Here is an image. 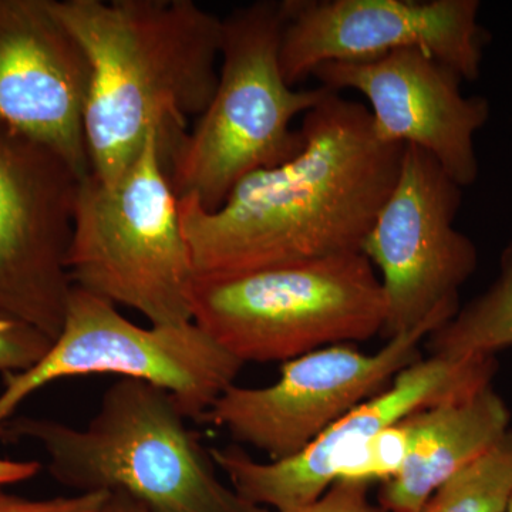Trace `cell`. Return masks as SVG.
<instances>
[{"label":"cell","mask_w":512,"mask_h":512,"mask_svg":"<svg viewBox=\"0 0 512 512\" xmlns=\"http://www.w3.org/2000/svg\"><path fill=\"white\" fill-rule=\"evenodd\" d=\"M242 366L194 322L141 328L113 303L73 286L52 348L28 370L3 376L0 437L26 399L76 376L119 375L154 384L171 393L187 419L200 421Z\"/></svg>","instance_id":"cell-7"},{"label":"cell","mask_w":512,"mask_h":512,"mask_svg":"<svg viewBox=\"0 0 512 512\" xmlns=\"http://www.w3.org/2000/svg\"><path fill=\"white\" fill-rule=\"evenodd\" d=\"M460 187L426 151L406 146L399 177L360 252L379 271L387 340L460 308V288L478 266L476 244L454 228Z\"/></svg>","instance_id":"cell-9"},{"label":"cell","mask_w":512,"mask_h":512,"mask_svg":"<svg viewBox=\"0 0 512 512\" xmlns=\"http://www.w3.org/2000/svg\"><path fill=\"white\" fill-rule=\"evenodd\" d=\"M40 468L42 466L36 460L18 461L0 458V487L30 480L39 473Z\"/></svg>","instance_id":"cell-22"},{"label":"cell","mask_w":512,"mask_h":512,"mask_svg":"<svg viewBox=\"0 0 512 512\" xmlns=\"http://www.w3.org/2000/svg\"><path fill=\"white\" fill-rule=\"evenodd\" d=\"M82 180L52 151L0 130V311L53 340L73 288L66 259Z\"/></svg>","instance_id":"cell-12"},{"label":"cell","mask_w":512,"mask_h":512,"mask_svg":"<svg viewBox=\"0 0 512 512\" xmlns=\"http://www.w3.org/2000/svg\"><path fill=\"white\" fill-rule=\"evenodd\" d=\"M370 484L336 481L315 503L292 511L268 512H387L369 497Z\"/></svg>","instance_id":"cell-21"},{"label":"cell","mask_w":512,"mask_h":512,"mask_svg":"<svg viewBox=\"0 0 512 512\" xmlns=\"http://www.w3.org/2000/svg\"><path fill=\"white\" fill-rule=\"evenodd\" d=\"M109 493H83L49 500H29L0 490V512H100Z\"/></svg>","instance_id":"cell-20"},{"label":"cell","mask_w":512,"mask_h":512,"mask_svg":"<svg viewBox=\"0 0 512 512\" xmlns=\"http://www.w3.org/2000/svg\"><path fill=\"white\" fill-rule=\"evenodd\" d=\"M92 72L84 133L90 170L111 183L157 136L165 170L210 106L222 19L194 0H49Z\"/></svg>","instance_id":"cell-2"},{"label":"cell","mask_w":512,"mask_h":512,"mask_svg":"<svg viewBox=\"0 0 512 512\" xmlns=\"http://www.w3.org/2000/svg\"><path fill=\"white\" fill-rule=\"evenodd\" d=\"M127 512H146L143 510V508L138 507L136 503H133V501H128V508Z\"/></svg>","instance_id":"cell-24"},{"label":"cell","mask_w":512,"mask_h":512,"mask_svg":"<svg viewBox=\"0 0 512 512\" xmlns=\"http://www.w3.org/2000/svg\"><path fill=\"white\" fill-rule=\"evenodd\" d=\"M282 2L259 0L222 19L220 77L210 106L195 121L167 167L178 200L220 210L248 175L292 160L305 137L292 121L329 87L298 90L281 69Z\"/></svg>","instance_id":"cell-4"},{"label":"cell","mask_w":512,"mask_h":512,"mask_svg":"<svg viewBox=\"0 0 512 512\" xmlns=\"http://www.w3.org/2000/svg\"><path fill=\"white\" fill-rule=\"evenodd\" d=\"M281 69L296 87L320 64L421 49L477 80L490 33L478 0H282Z\"/></svg>","instance_id":"cell-11"},{"label":"cell","mask_w":512,"mask_h":512,"mask_svg":"<svg viewBox=\"0 0 512 512\" xmlns=\"http://www.w3.org/2000/svg\"><path fill=\"white\" fill-rule=\"evenodd\" d=\"M386 299L362 252L195 279L192 322L239 362H288L382 335Z\"/></svg>","instance_id":"cell-6"},{"label":"cell","mask_w":512,"mask_h":512,"mask_svg":"<svg viewBox=\"0 0 512 512\" xmlns=\"http://www.w3.org/2000/svg\"><path fill=\"white\" fill-rule=\"evenodd\" d=\"M187 420L167 390L121 379L80 429L22 416L2 437L39 444L50 476L77 494L124 495L146 512H268L221 481Z\"/></svg>","instance_id":"cell-3"},{"label":"cell","mask_w":512,"mask_h":512,"mask_svg":"<svg viewBox=\"0 0 512 512\" xmlns=\"http://www.w3.org/2000/svg\"><path fill=\"white\" fill-rule=\"evenodd\" d=\"M320 86L356 90L369 101L377 138L429 153L461 188L478 178L474 137L490 119V101L464 96L463 77L421 49L320 64Z\"/></svg>","instance_id":"cell-13"},{"label":"cell","mask_w":512,"mask_h":512,"mask_svg":"<svg viewBox=\"0 0 512 512\" xmlns=\"http://www.w3.org/2000/svg\"><path fill=\"white\" fill-rule=\"evenodd\" d=\"M89 60L49 0H0V130L92 173L84 117Z\"/></svg>","instance_id":"cell-14"},{"label":"cell","mask_w":512,"mask_h":512,"mask_svg":"<svg viewBox=\"0 0 512 512\" xmlns=\"http://www.w3.org/2000/svg\"><path fill=\"white\" fill-rule=\"evenodd\" d=\"M507 512H512V491H511L510 503H508V510H507Z\"/></svg>","instance_id":"cell-25"},{"label":"cell","mask_w":512,"mask_h":512,"mask_svg":"<svg viewBox=\"0 0 512 512\" xmlns=\"http://www.w3.org/2000/svg\"><path fill=\"white\" fill-rule=\"evenodd\" d=\"M412 450L396 476L380 484L377 504L414 512L450 478L493 450L511 431V412L493 386L413 413Z\"/></svg>","instance_id":"cell-15"},{"label":"cell","mask_w":512,"mask_h":512,"mask_svg":"<svg viewBox=\"0 0 512 512\" xmlns=\"http://www.w3.org/2000/svg\"><path fill=\"white\" fill-rule=\"evenodd\" d=\"M301 130V154L245 177L220 210L178 200L197 278L360 252L406 146L380 141L369 107L332 89Z\"/></svg>","instance_id":"cell-1"},{"label":"cell","mask_w":512,"mask_h":512,"mask_svg":"<svg viewBox=\"0 0 512 512\" xmlns=\"http://www.w3.org/2000/svg\"><path fill=\"white\" fill-rule=\"evenodd\" d=\"M512 491V429L493 450L437 488L414 512H507Z\"/></svg>","instance_id":"cell-17"},{"label":"cell","mask_w":512,"mask_h":512,"mask_svg":"<svg viewBox=\"0 0 512 512\" xmlns=\"http://www.w3.org/2000/svg\"><path fill=\"white\" fill-rule=\"evenodd\" d=\"M426 346L431 356L447 359L495 356L512 348V242L500 256L493 285L434 330Z\"/></svg>","instance_id":"cell-16"},{"label":"cell","mask_w":512,"mask_h":512,"mask_svg":"<svg viewBox=\"0 0 512 512\" xmlns=\"http://www.w3.org/2000/svg\"><path fill=\"white\" fill-rule=\"evenodd\" d=\"M66 264L73 286L151 326L192 322L197 275L157 136L117 180L80 181Z\"/></svg>","instance_id":"cell-5"},{"label":"cell","mask_w":512,"mask_h":512,"mask_svg":"<svg viewBox=\"0 0 512 512\" xmlns=\"http://www.w3.org/2000/svg\"><path fill=\"white\" fill-rule=\"evenodd\" d=\"M128 498L120 494H110L109 503L100 512H127Z\"/></svg>","instance_id":"cell-23"},{"label":"cell","mask_w":512,"mask_h":512,"mask_svg":"<svg viewBox=\"0 0 512 512\" xmlns=\"http://www.w3.org/2000/svg\"><path fill=\"white\" fill-rule=\"evenodd\" d=\"M413 414L386 427L362 447L357 448L339 468L336 481L380 484L399 473L412 450Z\"/></svg>","instance_id":"cell-18"},{"label":"cell","mask_w":512,"mask_h":512,"mask_svg":"<svg viewBox=\"0 0 512 512\" xmlns=\"http://www.w3.org/2000/svg\"><path fill=\"white\" fill-rule=\"evenodd\" d=\"M458 309H440L419 328L387 340L373 355L350 343L328 346L282 363L281 376L271 386L232 384L200 421L228 431L237 443L264 451L271 461L296 456L419 360L421 343Z\"/></svg>","instance_id":"cell-8"},{"label":"cell","mask_w":512,"mask_h":512,"mask_svg":"<svg viewBox=\"0 0 512 512\" xmlns=\"http://www.w3.org/2000/svg\"><path fill=\"white\" fill-rule=\"evenodd\" d=\"M497 370L495 356L420 357L296 456L259 463L238 447L212 448L211 456L248 503L271 511L298 510L322 497L338 480L343 461L379 431L420 410L493 386Z\"/></svg>","instance_id":"cell-10"},{"label":"cell","mask_w":512,"mask_h":512,"mask_svg":"<svg viewBox=\"0 0 512 512\" xmlns=\"http://www.w3.org/2000/svg\"><path fill=\"white\" fill-rule=\"evenodd\" d=\"M53 339L43 330L12 313L0 311V373L23 372L36 365Z\"/></svg>","instance_id":"cell-19"}]
</instances>
